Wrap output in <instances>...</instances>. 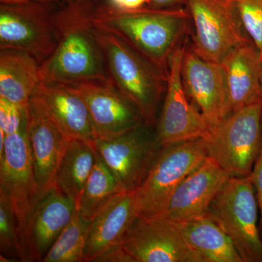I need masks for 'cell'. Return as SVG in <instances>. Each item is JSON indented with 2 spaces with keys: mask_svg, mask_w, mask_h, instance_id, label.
<instances>
[{
  "mask_svg": "<svg viewBox=\"0 0 262 262\" xmlns=\"http://www.w3.org/2000/svg\"><path fill=\"white\" fill-rule=\"evenodd\" d=\"M70 85L87 105L97 139H113L146 122L139 107L110 80Z\"/></svg>",
  "mask_w": 262,
  "mask_h": 262,
  "instance_id": "cell-13",
  "label": "cell"
},
{
  "mask_svg": "<svg viewBox=\"0 0 262 262\" xmlns=\"http://www.w3.org/2000/svg\"><path fill=\"white\" fill-rule=\"evenodd\" d=\"M108 7L119 12L139 11L151 8L150 0H102Z\"/></svg>",
  "mask_w": 262,
  "mask_h": 262,
  "instance_id": "cell-29",
  "label": "cell"
},
{
  "mask_svg": "<svg viewBox=\"0 0 262 262\" xmlns=\"http://www.w3.org/2000/svg\"><path fill=\"white\" fill-rule=\"evenodd\" d=\"M138 215L135 192L122 191L105 202L91 220L84 262H94L108 248L122 244Z\"/></svg>",
  "mask_w": 262,
  "mask_h": 262,
  "instance_id": "cell-18",
  "label": "cell"
},
{
  "mask_svg": "<svg viewBox=\"0 0 262 262\" xmlns=\"http://www.w3.org/2000/svg\"><path fill=\"white\" fill-rule=\"evenodd\" d=\"M193 26V51L222 64L229 53L248 41L235 0H188Z\"/></svg>",
  "mask_w": 262,
  "mask_h": 262,
  "instance_id": "cell-8",
  "label": "cell"
},
{
  "mask_svg": "<svg viewBox=\"0 0 262 262\" xmlns=\"http://www.w3.org/2000/svg\"><path fill=\"white\" fill-rule=\"evenodd\" d=\"M261 58H262V53H261ZM261 84H262V72H261Z\"/></svg>",
  "mask_w": 262,
  "mask_h": 262,
  "instance_id": "cell-35",
  "label": "cell"
},
{
  "mask_svg": "<svg viewBox=\"0 0 262 262\" xmlns=\"http://www.w3.org/2000/svg\"><path fill=\"white\" fill-rule=\"evenodd\" d=\"M0 247L1 261H10L18 258L22 261L21 246L18 223L11 203L0 193Z\"/></svg>",
  "mask_w": 262,
  "mask_h": 262,
  "instance_id": "cell-26",
  "label": "cell"
},
{
  "mask_svg": "<svg viewBox=\"0 0 262 262\" xmlns=\"http://www.w3.org/2000/svg\"><path fill=\"white\" fill-rule=\"evenodd\" d=\"M94 262H135L132 256L124 249L122 244L108 248L95 258Z\"/></svg>",
  "mask_w": 262,
  "mask_h": 262,
  "instance_id": "cell-30",
  "label": "cell"
},
{
  "mask_svg": "<svg viewBox=\"0 0 262 262\" xmlns=\"http://www.w3.org/2000/svg\"><path fill=\"white\" fill-rule=\"evenodd\" d=\"M175 224L206 262H244L229 236L209 214Z\"/></svg>",
  "mask_w": 262,
  "mask_h": 262,
  "instance_id": "cell-22",
  "label": "cell"
},
{
  "mask_svg": "<svg viewBox=\"0 0 262 262\" xmlns=\"http://www.w3.org/2000/svg\"><path fill=\"white\" fill-rule=\"evenodd\" d=\"M27 121L15 134L6 136L4 151L0 155V193L11 203L18 223L22 261H32L28 229L33 210L38 202L27 133Z\"/></svg>",
  "mask_w": 262,
  "mask_h": 262,
  "instance_id": "cell-7",
  "label": "cell"
},
{
  "mask_svg": "<svg viewBox=\"0 0 262 262\" xmlns=\"http://www.w3.org/2000/svg\"><path fill=\"white\" fill-rule=\"evenodd\" d=\"M75 0H64V3H70V2H73Z\"/></svg>",
  "mask_w": 262,
  "mask_h": 262,
  "instance_id": "cell-34",
  "label": "cell"
},
{
  "mask_svg": "<svg viewBox=\"0 0 262 262\" xmlns=\"http://www.w3.org/2000/svg\"><path fill=\"white\" fill-rule=\"evenodd\" d=\"M27 133L38 201L54 186L55 179L70 139L33 95L27 105Z\"/></svg>",
  "mask_w": 262,
  "mask_h": 262,
  "instance_id": "cell-14",
  "label": "cell"
},
{
  "mask_svg": "<svg viewBox=\"0 0 262 262\" xmlns=\"http://www.w3.org/2000/svg\"><path fill=\"white\" fill-rule=\"evenodd\" d=\"M27 121V106H18L0 98V130L5 135L15 134Z\"/></svg>",
  "mask_w": 262,
  "mask_h": 262,
  "instance_id": "cell-28",
  "label": "cell"
},
{
  "mask_svg": "<svg viewBox=\"0 0 262 262\" xmlns=\"http://www.w3.org/2000/svg\"><path fill=\"white\" fill-rule=\"evenodd\" d=\"M185 46H179L170 58L167 85L156 132L161 147L205 137L211 127L203 114L190 103L183 85L182 64Z\"/></svg>",
  "mask_w": 262,
  "mask_h": 262,
  "instance_id": "cell-11",
  "label": "cell"
},
{
  "mask_svg": "<svg viewBox=\"0 0 262 262\" xmlns=\"http://www.w3.org/2000/svg\"><path fill=\"white\" fill-rule=\"evenodd\" d=\"M246 34L262 53V0H235Z\"/></svg>",
  "mask_w": 262,
  "mask_h": 262,
  "instance_id": "cell-27",
  "label": "cell"
},
{
  "mask_svg": "<svg viewBox=\"0 0 262 262\" xmlns=\"http://www.w3.org/2000/svg\"><path fill=\"white\" fill-rule=\"evenodd\" d=\"M64 3V0H0L1 4L16 5L26 3H37L41 4L54 5L56 3Z\"/></svg>",
  "mask_w": 262,
  "mask_h": 262,
  "instance_id": "cell-33",
  "label": "cell"
},
{
  "mask_svg": "<svg viewBox=\"0 0 262 262\" xmlns=\"http://www.w3.org/2000/svg\"><path fill=\"white\" fill-rule=\"evenodd\" d=\"M122 246L135 262H206L174 222L160 217L138 215Z\"/></svg>",
  "mask_w": 262,
  "mask_h": 262,
  "instance_id": "cell-12",
  "label": "cell"
},
{
  "mask_svg": "<svg viewBox=\"0 0 262 262\" xmlns=\"http://www.w3.org/2000/svg\"><path fill=\"white\" fill-rule=\"evenodd\" d=\"M207 157L230 177H246L262 150V100L231 113L203 137Z\"/></svg>",
  "mask_w": 262,
  "mask_h": 262,
  "instance_id": "cell-4",
  "label": "cell"
},
{
  "mask_svg": "<svg viewBox=\"0 0 262 262\" xmlns=\"http://www.w3.org/2000/svg\"><path fill=\"white\" fill-rule=\"evenodd\" d=\"M188 0H150L152 8L157 9H169L177 8L183 4H187Z\"/></svg>",
  "mask_w": 262,
  "mask_h": 262,
  "instance_id": "cell-32",
  "label": "cell"
},
{
  "mask_svg": "<svg viewBox=\"0 0 262 262\" xmlns=\"http://www.w3.org/2000/svg\"><path fill=\"white\" fill-rule=\"evenodd\" d=\"M92 20L95 27L118 36L167 72L172 55L182 45L190 17L180 8L119 12L96 0Z\"/></svg>",
  "mask_w": 262,
  "mask_h": 262,
  "instance_id": "cell-2",
  "label": "cell"
},
{
  "mask_svg": "<svg viewBox=\"0 0 262 262\" xmlns=\"http://www.w3.org/2000/svg\"><path fill=\"white\" fill-rule=\"evenodd\" d=\"M95 29L108 79L139 107L146 122L156 125L160 100L166 90L167 72L118 36L96 27Z\"/></svg>",
  "mask_w": 262,
  "mask_h": 262,
  "instance_id": "cell-3",
  "label": "cell"
},
{
  "mask_svg": "<svg viewBox=\"0 0 262 262\" xmlns=\"http://www.w3.org/2000/svg\"><path fill=\"white\" fill-rule=\"evenodd\" d=\"M53 5H0V50L24 51L42 63L56 49L58 35Z\"/></svg>",
  "mask_w": 262,
  "mask_h": 262,
  "instance_id": "cell-9",
  "label": "cell"
},
{
  "mask_svg": "<svg viewBox=\"0 0 262 262\" xmlns=\"http://www.w3.org/2000/svg\"><path fill=\"white\" fill-rule=\"evenodd\" d=\"M33 95L68 139L91 144L97 139L87 105L70 84L40 82Z\"/></svg>",
  "mask_w": 262,
  "mask_h": 262,
  "instance_id": "cell-17",
  "label": "cell"
},
{
  "mask_svg": "<svg viewBox=\"0 0 262 262\" xmlns=\"http://www.w3.org/2000/svg\"><path fill=\"white\" fill-rule=\"evenodd\" d=\"M252 182L258 206V211L260 213V225H261L262 234V150L261 154L258 157L252 171L248 176Z\"/></svg>",
  "mask_w": 262,
  "mask_h": 262,
  "instance_id": "cell-31",
  "label": "cell"
},
{
  "mask_svg": "<svg viewBox=\"0 0 262 262\" xmlns=\"http://www.w3.org/2000/svg\"><path fill=\"white\" fill-rule=\"evenodd\" d=\"M258 211L254 187L246 177H230L208 212L229 236L244 262H262Z\"/></svg>",
  "mask_w": 262,
  "mask_h": 262,
  "instance_id": "cell-6",
  "label": "cell"
},
{
  "mask_svg": "<svg viewBox=\"0 0 262 262\" xmlns=\"http://www.w3.org/2000/svg\"><path fill=\"white\" fill-rule=\"evenodd\" d=\"M96 151L91 143L70 139L55 179L54 186L78 205L94 168Z\"/></svg>",
  "mask_w": 262,
  "mask_h": 262,
  "instance_id": "cell-23",
  "label": "cell"
},
{
  "mask_svg": "<svg viewBox=\"0 0 262 262\" xmlns=\"http://www.w3.org/2000/svg\"><path fill=\"white\" fill-rule=\"evenodd\" d=\"M39 67L26 52L0 50V98L27 106L41 82Z\"/></svg>",
  "mask_w": 262,
  "mask_h": 262,
  "instance_id": "cell-21",
  "label": "cell"
},
{
  "mask_svg": "<svg viewBox=\"0 0 262 262\" xmlns=\"http://www.w3.org/2000/svg\"><path fill=\"white\" fill-rule=\"evenodd\" d=\"M92 144L125 192L140 187L162 148L156 125L149 122L113 139H96Z\"/></svg>",
  "mask_w": 262,
  "mask_h": 262,
  "instance_id": "cell-10",
  "label": "cell"
},
{
  "mask_svg": "<svg viewBox=\"0 0 262 262\" xmlns=\"http://www.w3.org/2000/svg\"><path fill=\"white\" fill-rule=\"evenodd\" d=\"M95 2L75 0L56 10L58 43L39 67L41 82L73 84L110 80L92 20Z\"/></svg>",
  "mask_w": 262,
  "mask_h": 262,
  "instance_id": "cell-1",
  "label": "cell"
},
{
  "mask_svg": "<svg viewBox=\"0 0 262 262\" xmlns=\"http://www.w3.org/2000/svg\"><path fill=\"white\" fill-rule=\"evenodd\" d=\"M90 223L77 209L42 262L84 261Z\"/></svg>",
  "mask_w": 262,
  "mask_h": 262,
  "instance_id": "cell-25",
  "label": "cell"
},
{
  "mask_svg": "<svg viewBox=\"0 0 262 262\" xmlns=\"http://www.w3.org/2000/svg\"><path fill=\"white\" fill-rule=\"evenodd\" d=\"M206 158L203 138L162 147L135 191L139 215L152 218L163 214L176 189Z\"/></svg>",
  "mask_w": 262,
  "mask_h": 262,
  "instance_id": "cell-5",
  "label": "cell"
},
{
  "mask_svg": "<svg viewBox=\"0 0 262 262\" xmlns=\"http://www.w3.org/2000/svg\"><path fill=\"white\" fill-rule=\"evenodd\" d=\"M77 209L75 201L55 186L38 201L27 234L32 261H42Z\"/></svg>",
  "mask_w": 262,
  "mask_h": 262,
  "instance_id": "cell-19",
  "label": "cell"
},
{
  "mask_svg": "<svg viewBox=\"0 0 262 262\" xmlns=\"http://www.w3.org/2000/svg\"><path fill=\"white\" fill-rule=\"evenodd\" d=\"M120 192L122 190L115 176L96 152L94 168L77 205L79 213L84 220L91 222L98 208L114 194Z\"/></svg>",
  "mask_w": 262,
  "mask_h": 262,
  "instance_id": "cell-24",
  "label": "cell"
},
{
  "mask_svg": "<svg viewBox=\"0 0 262 262\" xmlns=\"http://www.w3.org/2000/svg\"><path fill=\"white\" fill-rule=\"evenodd\" d=\"M229 178L215 160L207 157L181 183L158 217L179 223L208 214L212 203Z\"/></svg>",
  "mask_w": 262,
  "mask_h": 262,
  "instance_id": "cell-16",
  "label": "cell"
},
{
  "mask_svg": "<svg viewBox=\"0 0 262 262\" xmlns=\"http://www.w3.org/2000/svg\"><path fill=\"white\" fill-rule=\"evenodd\" d=\"M182 77L187 97L206 117L211 128L228 116L227 83L221 63L205 59L185 47Z\"/></svg>",
  "mask_w": 262,
  "mask_h": 262,
  "instance_id": "cell-15",
  "label": "cell"
},
{
  "mask_svg": "<svg viewBox=\"0 0 262 262\" xmlns=\"http://www.w3.org/2000/svg\"><path fill=\"white\" fill-rule=\"evenodd\" d=\"M222 65L227 83L229 115L262 100L261 53L252 41L231 52Z\"/></svg>",
  "mask_w": 262,
  "mask_h": 262,
  "instance_id": "cell-20",
  "label": "cell"
}]
</instances>
